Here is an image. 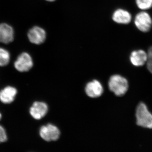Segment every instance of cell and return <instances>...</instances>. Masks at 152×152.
<instances>
[{
	"label": "cell",
	"mask_w": 152,
	"mask_h": 152,
	"mask_svg": "<svg viewBox=\"0 0 152 152\" xmlns=\"http://www.w3.org/2000/svg\"><path fill=\"white\" fill-rule=\"evenodd\" d=\"M18 91L15 88L7 86L0 91V101L4 104H10L13 102Z\"/></svg>",
	"instance_id": "cell-12"
},
{
	"label": "cell",
	"mask_w": 152,
	"mask_h": 152,
	"mask_svg": "<svg viewBox=\"0 0 152 152\" xmlns=\"http://www.w3.org/2000/svg\"><path fill=\"white\" fill-rule=\"evenodd\" d=\"M148 60H152V46L150 47L147 52Z\"/></svg>",
	"instance_id": "cell-17"
},
{
	"label": "cell",
	"mask_w": 152,
	"mask_h": 152,
	"mask_svg": "<svg viewBox=\"0 0 152 152\" xmlns=\"http://www.w3.org/2000/svg\"><path fill=\"white\" fill-rule=\"evenodd\" d=\"M14 65L19 72H28L33 67V60L29 54L23 53L18 57Z\"/></svg>",
	"instance_id": "cell-5"
},
{
	"label": "cell",
	"mask_w": 152,
	"mask_h": 152,
	"mask_svg": "<svg viewBox=\"0 0 152 152\" xmlns=\"http://www.w3.org/2000/svg\"><path fill=\"white\" fill-rule=\"evenodd\" d=\"M2 118V115L0 113V120H1V118Z\"/></svg>",
	"instance_id": "cell-19"
},
{
	"label": "cell",
	"mask_w": 152,
	"mask_h": 152,
	"mask_svg": "<svg viewBox=\"0 0 152 152\" xmlns=\"http://www.w3.org/2000/svg\"><path fill=\"white\" fill-rule=\"evenodd\" d=\"M112 19L117 23L128 25L132 22V16L131 13L127 10L119 8L114 11L112 15Z\"/></svg>",
	"instance_id": "cell-6"
},
{
	"label": "cell",
	"mask_w": 152,
	"mask_h": 152,
	"mask_svg": "<svg viewBox=\"0 0 152 152\" xmlns=\"http://www.w3.org/2000/svg\"><path fill=\"white\" fill-rule=\"evenodd\" d=\"M135 4L141 11H146L152 8V0H135Z\"/></svg>",
	"instance_id": "cell-14"
},
{
	"label": "cell",
	"mask_w": 152,
	"mask_h": 152,
	"mask_svg": "<svg viewBox=\"0 0 152 152\" xmlns=\"http://www.w3.org/2000/svg\"><path fill=\"white\" fill-rule=\"evenodd\" d=\"M10 59V53L5 49L0 48V66H4L8 64Z\"/></svg>",
	"instance_id": "cell-13"
},
{
	"label": "cell",
	"mask_w": 152,
	"mask_h": 152,
	"mask_svg": "<svg viewBox=\"0 0 152 152\" xmlns=\"http://www.w3.org/2000/svg\"><path fill=\"white\" fill-rule=\"evenodd\" d=\"M85 91L87 96L90 97L96 98L102 96L104 89L100 82L97 80H94L87 84Z\"/></svg>",
	"instance_id": "cell-9"
},
{
	"label": "cell",
	"mask_w": 152,
	"mask_h": 152,
	"mask_svg": "<svg viewBox=\"0 0 152 152\" xmlns=\"http://www.w3.org/2000/svg\"><path fill=\"white\" fill-rule=\"evenodd\" d=\"M7 140V133L2 126L0 125V143L6 142Z\"/></svg>",
	"instance_id": "cell-15"
},
{
	"label": "cell",
	"mask_w": 152,
	"mask_h": 152,
	"mask_svg": "<svg viewBox=\"0 0 152 152\" xmlns=\"http://www.w3.org/2000/svg\"><path fill=\"white\" fill-rule=\"evenodd\" d=\"M14 32L12 28L6 23L0 24V42L9 44L13 41Z\"/></svg>",
	"instance_id": "cell-11"
},
{
	"label": "cell",
	"mask_w": 152,
	"mask_h": 152,
	"mask_svg": "<svg viewBox=\"0 0 152 152\" xmlns=\"http://www.w3.org/2000/svg\"><path fill=\"white\" fill-rule=\"evenodd\" d=\"M40 135L46 141H52L58 140L59 138L60 132L55 125L48 124L41 127L39 131Z\"/></svg>",
	"instance_id": "cell-4"
},
{
	"label": "cell",
	"mask_w": 152,
	"mask_h": 152,
	"mask_svg": "<svg viewBox=\"0 0 152 152\" xmlns=\"http://www.w3.org/2000/svg\"><path fill=\"white\" fill-rule=\"evenodd\" d=\"M136 118V123L138 126L152 129V114L144 103H140L137 106Z\"/></svg>",
	"instance_id": "cell-2"
},
{
	"label": "cell",
	"mask_w": 152,
	"mask_h": 152,
	"mask_svg": "<svg viewBox=\"0 0 152 152\" xmlns=\"http://www.w3.org/2000/svg\"><path fill=\"white\" fill-rule=\"evenodd\" d=\"M48 105L43 102H36L33 104L30 109V113L34 119L40 120L48 113Z\"/></svg>",
	"instance_id": "cell-8"
},
{
	"label": "cell",
	"mask_w": 152,
	"mask_h": 152,
	"mask_svg": "<svg viewBox=\"0 0 152 152\" xmlns=\"http://www.w3.org/2000/svg\"><path fill=\"white\" fill-rule=\"evenodd\" d=\"M46 1H48L52 2L54 1L55 0H46Z\"/></svg>",
	"instance_id": "cell-18"
},
{
	"label": "cell",
	"mask_w": 152,
	"mask_h": 152,
	"mask_svg": "<svg viewBox=\"0 0 152 152\" xmlns=\"http://www.w3.org/2000/svg\"><path fill=\"white\" fill-rule=\"evenodd\" d=\"M134 24L140 31L148 32L152 28V18L148 12L141 11L136 15L134 20Z\"/></svg>",
	"instance_id": "cell-3"
},
{
	"label": "cell",
	"mask_w": 152,
	"mask_h": 152,
	"mask_svg": "<svg viewBox=\"0 0 152 152\" xmlns=\"http://www.w3.org/2000/svg\"><path fill=\"white\" fill-rule=\"evenodd\" d=\"M30 42L36 45H40L44 42L46 38L45 31L39 27L32 28L28 34Z\"/></svg>",
	"instance_id": "cell-7"
},
{
	"label": "cell",
	"mask_w": 152,
	"mask_h": 152,
	"mask_svg": "<svg viewBox=\"0 0 152 152\" xmlns=\"http://www.w3.org/2000/svg\"><path fill=\"white\" fill-rule=\"evenodd\" d=\"M129 60L131 64L135 66H142L148 61V55L143 50H135L131 53Z\"/></svg>",
	"instance_id": "cell-10"
},
{
	"label": "cell",
	"mask_w": 152,
	"mask_h": 152,
	"mask_svg": "<svg viewBox=\"0 0 152 152\" xmlns=\"http://www.w3.org/2000/svg\"><path fill=\"white\" fill-rule=\"evenodd\" d=\"M147 66L148 71L152 74V60H148Z\"/></svg>",
	"instance_id": "cell-16"
},
{
	"label": "cell",
	"mask_w": 152,
	"mask_h": 152,
	"mask_svg": "<svg viewBox=\"0 0 152 152\" xmlns=\"http://www.w3.org/2000/svg\"><path fill=\"white\" fill-rule=\"evenodd\" d=\"M108 86L110 91L118 96H124L129 89L127 79L119 75L112 76L109 79Z\"/></svg>",
	"instance_id": "cell-1"
}]
</instances>
